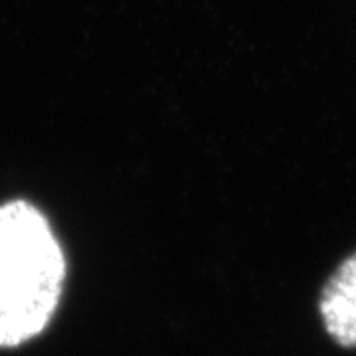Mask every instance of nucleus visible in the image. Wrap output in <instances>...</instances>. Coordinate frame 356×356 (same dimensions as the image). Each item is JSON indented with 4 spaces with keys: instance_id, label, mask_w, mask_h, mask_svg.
I'll use <instances>...</instances> for the list:
<instances>
[{
    "instance_id": "2",
    "label": "nucleus",
    "mask_w": 356,
    "mask_h": 356,
    "mask_svg": "<svg viewBox=\"0 0 356 356\" xmlns=\"http://www.w3.org/2000/svg\"><path fill=\"white\" fill-rule=\"evenodd\" d=\"M325 329L343 346H356V252L327 281L321 295Z\"/></svg>"
},
{
    "instance_id": "1",
    "label": "nucleus",
    "mask_w": 356,
    "mask_h": 356,
    "mask_svg": "<svg viewBox=\"0 0 356 356\" xmlns=\"http://www.w3.org/2000/svg\"><path fill=\"white\" fill-rule=\"evenodd\" d=\"M64 281V250L44 212L28 200L0 204V348L46 329Z\"/></svg>"
}]
</instances>
